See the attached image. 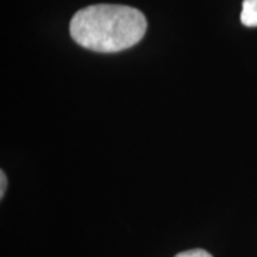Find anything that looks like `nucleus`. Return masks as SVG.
<instances>
[{
    "label": "nucleus",
    "instance_id": "nucleus-1",
    "mask_svg": "<svg viewBox=\"0 0 257 257\" xmlns=\"http://www.w3.org/2000/svg\"><path fill=\"white\" fill-rule=\"evenodd\" d=\"M69 30L73 40L86 49L118 53L142 40L147 19L140 10L130 6L99 4L76 12Z\"/></svg>",
    "mask_w": 257,
    "mask_h": 257
},
{
    "label": "nucleus",
    "instance_id": "nucleus-4",
    "mask_svg": "<svg viewBox=\"0 0 257 257\" xmlns=\"http://www.w3.org/2000/svg\"><path fill=\"white\" fill-rule=\"evenodd\" d=\"M0 184H2V187H0V198L3 199L6 192V187H8V179H6L4 170L0 172Z\"/></svg>",
    "mask_w": 257,
    "mask_h": 257
},
{
    "label": "nucleus",
    "instance_id": "nucleus-2",
    "mask_svg": "<svg viewBox=\"0 0 257 257\" xmlns=\"http://www.w3.org/2000/svg\"><path fill=\"white\" fill-rule=\"evenodd\" d=\"M240 22L245 27H257V0H244L240 12Z\"/></svg>",
    "mask_w": 257,
    "mask_h": 257
},
{
    "label": "nucleus",
    "instance_id": "nucleus-3",
    "mask_svg": "<svg viewBox=\"0 0 257 257\" xmlns=\"http://www.w3.org/2000/svg\"><path fill=\"white\" fill-rule=\"evenodd\" d=\"M174 257H212V255L204 249H191L180 252Z\"/></svg>",
    "mask_w": 257,
    "mask_h": 257
}]
</instances>
